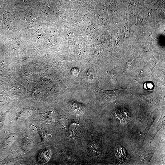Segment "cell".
<instances>
[{"label":"cell","instance_id":"obj_1","mask_svg":"<svg viewBox=\"0 0 165 165\" xmlns=\"http://www.w3.org/2000/svg\"><path fill=\"white\" fill-rule=\"evenodd\" d=\"M50 156V150L48 149L42 150L38 156V161L40 163H44L47 162Z\"/></svg>","mask_w":165,"mask_h":165}]
</instances>
